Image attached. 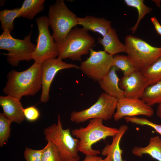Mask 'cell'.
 <instances>
[{
  "label": "cell",
  "mask_w": 161,
  "mask_h": 161,
  "mask_svg": "<svg viewBox=\"0 0 161 161\" xmlns=\"http://www.w3.org/2000/svg\"><path fill=\"white\" fill-rule=\"evenodd\" d=\"M41 64L34 62L24 71H10L3 89L4 93L20 100L23 96L35 95L42 89Z\"/></svg>",
  "instance_id": "cell-1"
},
{
  "label": "cell",
  "mask_w": 161,
  "mask_h": 161,
  "mask_svg": "<svg viewBox=\"0 0 161 161\" xmlns=\"http://www.w3.org/2000/svg\"><path fill=\"white\" fill-rule=\"evenodd\" d=\"M118 130L117 128L104 125L101 119H93L90 120L85 127L73 129L71 133L79 140V151L86 156L100 154V150L92 148L93 145L108 137H114Z\"/></svg>",
  "instance_id": "cell-2"
},
{
  "label": "cell",
  "mask_w": 161,
  "mask_h": 161,
  "mask_svg": "<svg viewBox=\"0 0 161 161\" xmlns=\"http://www.w3.org/2000/svg\"><path fill=\"white\" fill-rule=\"evenodd\" d=\"M43 133L46 140L52 142L56 146L63 161H80L79 140L73 137L69 129L63 128L59 114L57 123L44 129Z\"/></svg>",
  "instance_id": "cell-3"
},
{
  "label": "cell",
  "mask_w": 161,
  "mask_h": 161,
  "mask_svg": "<svg viewBox=\"0 0 161 161\" xmlns=\"http://www.w3.org/2000/svg\"><path fill=\"white\" fill-rule=\"evenodd\" d=\"M95 39L83 28L75 27L58 46V58L81 61V56L89 53Z\"/></svg>",
  "instance_id": "cell-4"
},
{
  "label": "cell",
  "mask_w": 161,
  "mask_h": 161,
  "mask_svg": "<svg viewBox=\"0 0 161 161\" xmlns=\"http://www.w3.org/2000/svg\"><path fill=\"white\" fill-rule=\"evenodd\" d=\"M125 45L127 56L138 71H142L161 57V47L153 46L132 35L125 37Z\"/></svg>",
  "instance_id": "cell-5"
},
{
  "label": "cell",
  "mask_w": 161,
  "mask_h": 161,
  "mask_svg": "<svg viewBox=\"0 0 161 161\" xmlns=\"http://www.w3.org/2000/svg\"><path fill=\"white\" fill-rule=\"evenodd\" d=\"M55 42L60 44L72 28L78 24V18L67 7L63 0H58L50 5L48 17Z\"/></svg>",
  "instance_id": "cell-6"
},
{
  "label": "cell",
  "mask_w": 161,
  "mask_h": 161,
  "mask_svg": "<svg viewBox=\"0 0 161 161\" xmlns=\"http://www.w3.org/2000/svg\"><path fill=\"white\" fill-rule=\"evenodd\" d=\"M32 32L23 39L15 38L12 36L7 29L4 30L0 35V49L8 51L4 54L10 65L13 66H18L20 61H29L36 45L31 41Z\"/></svg>",
  "instance_id": "cell-7"
},
{
  "label": "cell",
  "mask_w": 161,
  "mask_h": 161,
  "mask_svg": "<svg viewBox=\"0 0 161 161\" xmlns=\"http://www.w3.org/2000/svg\"><path fill=\"white\" fill-rule=\"evenodd\" d=\"M117 100L115 97L106 93H102L96 102L89 108L80 111L72 112L70 120L76 123L93 119L109 120L114 116Z\"/></svg>",
  "instance_id": "cell-8"
},
{
  "label": "cell",
  "mask_w": 161,
  "mask_h": 161,
  "mask_svg": "<svg viewBox=\"0 0 161 161\" xmlns=\"http://www.w3.org/2000/svg\"><path fill=\"white\" fill-rule=\"evenodd\" d=\"M36 22L38 34L36 47L31 58L34 62L41 64L47 59L58 56V46L53 35L50 33L48 17L40 16L36 19Z\"/></svg>",
  "instance_id": "cell-9"
},
{
  "label": "cell",
  "mask_w": 161,
  "mask_h": 161,
  "mask_svg": "<svg viewBox=\"0 0 161 161\" xmlns=\"http://www.w3.org/2000/svg\"><path fill=\"white\" fill-rule=\"evenodd\" d=\"M86 60L81 62L79 69L89 78L98 81L106 75L112 66L113 56L104 50L96 51L92 48Z\"/></svg>",
  "instance_id": "cell-10"
},
{
  "label": "cell",
  "mask_w": 161,
  "mask_h": 161,
  "mask_svg": "<svg viewBox=\"0 0 161 161\" xmlns=\"http://www.w3.org/2000/svg\"><path fill=\"white\" fill-rule=\"evenodd\" d=\"M42 92L41 101L47 103L49 98L50 86L55 75L61 70L70 68L79 69L77 65L65 63L58 58L48 59L42 64Z\"/></svg>",
  "instance_id": "cell-11"
},
{
  "label": "cell",
  "mask_w": 161,
  "mask_h": 161,
  "mask_svg": "<svg viewBox=\"0 0 161 161\" xmlns=\"http://www.w3.org/2000/svg\"><path fill=\"white\" fill-rule=\"evenodd\" d=\"M116 112L113 117L117 121L126 117H133L139 115L152 116L154 111L152 106L141 98L123 97L118 99Z\"/></svg>",
  "instance_id": "cell-12"
},
{
  "label": "cell",
  "mask_w": 161,
  "mask_h": 161,
  "mask_svg": "<svg viewBox=\"0 0 161 161\" xmlns=\"http://www.w3.org/2000/svg\"><path fill=\"white\" fill-rule=\"evenodd\" d=\"M119 85L124 91V97L141 98L149 84L148 79L141 72L136 70L129 75H123L120 79Z\"/></svg>",
  "instance_id": "cell-13"
},
{
  "label": "cell",
  "mask_w": 161,
  "mask_h": 161,
  "mask_svg": "<svg viewBox=\"0 0 161 161\" xmlns=\"http://www.w3.org/2000/svg\"><path fill=\"white\" fill-rule=\"evenodd\" d=\"M0 105L4 115L12 122L20 124L25 120L24 108L20 100L9 95L0 96Z\"/></svg>",
  "instance_id": "cell-14"
},
{
  "label": "cell",
  "mask_w": 161,
  "mask_h": 161,
  "mask_svg": "<svg viewBox=\"0 0 161 161\" xmlns=\"http://www.w3.org/2000/svg\"><path fill=\"white\" fill-rule=\"evenodd\" d=\"M128 129L126 125H122L118 129L117 134L113 137L111 144H107L101 150L102 155L106 157V161H126L122 157L123 150L120 147L121 140Z\"/></svg>",
  "instance_id": "cell-15"
},
{
  "label": "cell",
  "mask_w": 161,
  "mask_h": 161,
  "mask_svg": "<svg viewBox=\"0 0 161 161\" xmlns=\"http://www.w3.org/2000/svg\"><path fill=\"white\" fill-rule=\"evenodd\" d=\"M118 69L115 66H112L106 75L98 82L106 93L119 99L124 97V91L119 85L120 79L116 73Z\"/></svg>",
  "instance_id": "cell-16"
},
{
  "label": "cell",
  "mask_w": 161,
  "mask_h": 161,
  "mask_svg": "<svg viewBox=\"0 0 161 161\" xmlns=\"http://www.w3.org/2000/svg\"><path fill=\"white\" fill-rule=\"evenodd\" d=\"M78 24L82 26L87 31L98 33L104 36L112 27L111 22L103 18L87 16L78 18Z\"/></svg>",
  "instance_id": "cell-17"
},
{
  "label": "cell",
  "mask_w": 161,
  "mask_h": 161,
  "mask_svg": "<svg viewBox=\"0 0 161 161\" xmlns=\"http://www.w3.org/2000/svg\"><path fill=\"white\" fill-rule=\"evenodd\" d=\"M97 42L102 45L105 51L113 56L119 53L126 52L125 44L120 41L115 30L112 27L104 36L98 38Z\"/></svg>",
  "instance_id": "cell-18"
},
{
  "label": "cell",
  "mask_w": 161,
  "mask_h": 161,
  "mask_svg": "<svg viewBox=\"0 0 161 161\" xmlns=\"http://www.w3.org/2000/svg\"><path fill=\"white\" fill-rule=\"evenodd\" d=\"M135 156L142 157L147 154L158 161H161V138L158 136L150 137L148 144L145 147L135 146L131 150Z\"/></svg>",
  "instance_id": "cell-19"
},
{
  "label": "cell",
  "mask_w": 161,
  "mask_h": 161,
  "mask_svg": "<svg viewBox=\"0 0 161 161\" xmlns=\"http://www.w3.org/2000/svg\"><path fill=\"white\" fill-rule=\"evenodd\" d=\"M44 0H25L19 8L20 17L33 19L39 13L44 9Z\"/></svg>",
  "instance_id": "cell-20"
},
{
  "label": "cell",
  "mask_w": 161,
  "mask_h": 161,
  "mask_svg": "<svg viewBox=\"0 0 161 161\" xmlns=\"http://www.w3.org/2000/svg\"><path fill=\"white\" fill-rule=\"evenodd\" d=\"M141 99L151 106L161 102V80L148 85L144 90Z\"/></svg>",
  "instance_id": "cell-21"
},
{
  "label": "cell",
  "mask_w": 161,
  "mask_h": 161,
  "mask_svg": "<svg viewBox=\"0 0 161 161\" xmlns=\"http://www.w3.org/2000/svg\"><path fill=\"white\" fill-rule=\"evenodd\" d=\"M19 8L12 10L4 9L0 11L1 28L3 31L7 29L11 32L14 29L13 21L15 19L20 17Z\"/></svg>",
  "instance_id": "cell-22"
},
{
  "label": "cell",
  "mask_w": 161,
  "mask_h": 161,
  "mask_svg": "<svg viewBox=\"0 0 161 161\" xmlns=\"http://www.w3.org/2000/svg\"><path fill=\"white\" fill-rule=\"evenodd\" d=\"M124 1L128 6L136 8L138 12V17L134 26L130 29L134 34L137 28L140 21L146 14L150 13L152 8L146 5L143 0H124Z\"/></svg>",
  "instance_id": "cell-23"
},
{
  "label": "cell",
  "mask_w": 161,
  "mask_h": 161,
  "mask_svg": "<svg viewBox=\"0 0 161 161\" xmlns=\"http://www.w3.org/2000/svg\"><path fill=\"white\" fill-rule=\"evenodd\" d=\"M141 72L148 79L149 85L161 80V57Z\"/></svg>",
  "instance_id": "cell-24"
},
{
  "label": "cell",
  "mask_w": 161,
  "mask_h": 161,
  "mask_svg": "<svg viewBox=\"0 0 161 161\" xmlns=\"http://www.w3.org/2000/svg\"><path fill=\"white\" fill-rule=\"evenodd\" d=\"M112 66L120 69L123 75H129L137 70L127 56L116 54L113 56Z\"/></svg>",
  "instance_id": "cell-25"
},
{
  "label": "cell",
  "mask_w": 161,
  "mask_h": 161,
  "mask_svg": "<svg viewBox=\"0 0 161 161\" xmlns=\"http://www.w3.org/2000/svg\"><path fill=\"white\" fill-rule=\"evenodd\" d=\"M41 161H63L56 146L49 141L45 146Z\"/></svg>",
  "instance_id": "cell-26"
},
{
  "label": "cell",
  "mask_w": 161,
  "mask_h": 161,
  "mask_svg": "<svg viewBox=\"0 0 161 161\" xmlns=\"http://www.w3.org/2000/svg\"><path fill=\"white\" fill-rule=\"evenodd\" d=\"M12 122L7 119L3 113L0 114V146L2 147L10 135V125Z\"/></svg>",
  "instance_id": "cell-27"
},
{
  "label": "cell",
  "mask_w": 161,
  "mask_h": 161,
  "mask_svg": "<svg viewBox=\"0 0 161 161\" xmlns=\"http://www.w3.org/2000/svg\"><path fill=\"white\" fill-rule=\"evenodd\" d=\"M124 118L126 121L128 123L150 127L161 135V125L154 123L146 118L138 117L136 116L126 117Z\"/></svg>",
  "instance_id": "cell-28"
},
{
  "label": "cell",
  "mask_w": 161,
  "mask_h": 161,
  "mask_svg": "<svg viewBox=\"0 0 161 161\" xmlns=\"http://www.w3.org/2000/svg\"><path fill=\"white\" fill-rule=\"evenodd\" d=\"M44 148L35 150L26 147L24 152V157L26 161H41Z\"/></svg>",
  "instance_id": "cell-29"
},
{
  "label": "cell",
  "mask_w": 161,
  "mask_h": 161,
  "mask_svg": "<svg viewBox=\"0 0 161 161\" xmlns=\"http://www.w3.org/2000/svg\"><path fill=\"white\" fill-rule=\"evenodd\" d=\"M23 113L25 119L30 122L36 121L40 116V112L38 109L33 106L24 108Z\"/></svg>",
  "instance_id": "cell-30"
},
{
  "label": "cell",
  "mask_w": 161,
  "mask_h": 161,
  "mask_svg": "<svg viewBox=\"0 0 161 161\" xmlns=\"http://www.w3.org/2000/svg\"><path fill=\"white\" fill-rule=\"evenodd\" d=\"M151 20L153 23L154 28L157 33L161 35V25L155 17H152Z\"/></svg>",
  "instance_id": "cell-31"
},
{
  "label": "cell",
  "mask_w": 161,
  "mask_h": 161,
  "mask_svg": "<svg viewBox=\"0 0 161 161\" xmlns=\"http://www.w3.org/2000/svg\"><path fill=\"white\" fill-rule=\"evenodd\" d=\"M82 161H106L97 155H86Z\"/></svg>",
  "instance_id": "cell-32"
},
{
  "label": "cell",
  "mask_w": 161,
  "mask_h": 161,
  "mask_svg": "<svg viewBox=\"0 0 161 161\" xmlns=\"http://www.w3.org/2000/svg\"><path fill=\"white\" fill-rule=\"evenodd\" d=\"M158 104L156 113L157 116L161 119V102Z\"/></svg>",
  "instance_id": "cell-33"
}]
</instances>
